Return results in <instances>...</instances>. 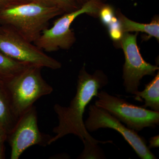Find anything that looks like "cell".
<instances>
[{
    "mask_svg": "<svg viewBox=\"0 0 159 159\" xmlns=\"http://www.w3.org/2000/svg\"><path fill=\"white\" fill-rule=\"evenodd\" d=\"M139 33L134 34L124 33L119 42L125 56V63L122 69V79L125 92L134 95L139 91V87L143 77L154 76L159 70L157 66L145 61L140 53L137 43Z\"/></svg>",
    "mask_w": 159,
    "mask_h": 159,
    "instance_id": "7",
    "label": "cell"
},
{
    "mask_svg": "<svg viewBox=\"0 0 159 159\" xmlns=\"http://www.w3.org/2000/svg\"><path fill=\"white\" fill-rule=\"evenodd\" d=\"M1 26V25H0ZM0 51L11 59L30 65L58 70L61 64L12 29L1 26Z\"/></svg>",
    "mask_w": 159,
    "mask_h": 159,
    "instance_id": "6",
    "label": "cell"
},
{
    "mask_svg": "<svg viewBox=\"0 0 159 159\" xmlns=\"http://www.w3.org/2000/svg\"><path fill=\"white\" fill-rule=\"evenodd\" d=\"M107 28L111 39L117 44L119 45L124 33L121 29L120 23L116 16L113 18L111 22L107 26Z\"/></svg>",
    "mask_w": 159,
    "mask_h": 159,
    "instance_id": "15",
    "label": "cell"
},
{
    "mask_svg": "<svg viewBox=\"0 0 159 159\" xmlns=\"http://www.w3.org/2000/svg\"><path fill=\"white\" fill-rule=\"evenodd\" d=\"M16 5L12 0H0V11L6 7Z\"/></svg>",
    "mask_w": 159,
    "mask_h": 159,
    "instance_id": "20",
    "label": "cell"
},
{
    "mask_svg": "<svg viewBox=\"0 0 159 159\" xmlns=\"http://www.w3.org/2000/svg\"><path fill=\"white\" fill-rule=\"evenodd\" d=\"M17 120L11 108L5 84L0 82V125L6 129L8 134L12 130Z\"/></svg>",
    "mask_w": 159,
    "mask_h": 159,
    "instance_id": "12",
    "label": "cell"
},
{
    "mask_svg": "<svg viewBox=\"0 0 159 159\" xmlns=\"http://www.w3.org/2000/svg\"><path fill=\"white\" fill-rule=\"evenodd\" d=\"M134 95L136 100L142 101L144 99V105L142 107H149L151 110L159 111V72L153 79L145 85V89L142 91H138Z\"/></svg>",
    "mask_w": 159,
    "mask_h": 159,
    "instance_id": "11",
    "label": "cell"
},
{
    "mask_svg": "<svg viewBox=\"0 0 159 159\" xmlns=\"http://www.w3.org/2000/svg\"><path fill=\"white\" fill-rule=\"evenodd\" d=\"M78 159H104L103 151L98 144H86Z\"/></svg>",
    "mask_w": 159,
    "mask_h": 159,
    "instance_id": "14",
    "label": "cell"
},
{
    "mask_svg": "<svg viewBox=\"0 0 159 159\" xmlns=\"http://www.w3.org/2000/svg\"><path fill=\"white\" fill-rule=\"evenodd\" d=\"M57 8L64 13L75 11L80 8L76 0H53Z\"/></svg>",
    "mask_w": 159,
    "mask_h": 159,
    "instance_id": "17",
    "label": "cell"
},
{
    "mask_svg": "<svg viewBox=\"0 0 159 159\" xmlns=\"http://www.w3.org/2000/svg\"><path fill=\"white\" fill-rule=\"evenodd\" d=\"M42 68L29 66L4 83L13 113L18 119L41 97L53 92V88L42 77Z\"/></svg>",
    "mask_w": 159,
    "mask_h": 159,
    "instance_id": "3",
    "label": "cell"
},
{
    "mask_svg": "<svg viewBox=\"0 0 159 159\" xmlns=\"http://www.w3.org/2000/svg\"><path fill=\"white\" fill-rule=\"evenodd\" d=\"M8 135V132L6 129L0 125V144L5 143L6 141Z\"/></svg>",
    "mask_w": 159,
    "mask_h": 159,
    "instance_id": "19",
    "label": "cell"
},
{
    "mask_svg": "<svg viewBox=\"0 0 159 159\" xmlns=\"http://www.w3.org/2000/svg\"><path fill=\"white\" fill-rule=\"evenodd\" d=\"M0 27H1V26H0Z\"/></svg>",
    "mask_w": 159,
    "mask_h": 159,
    "instance_id": "25",
    "label": "cell"
},
{
    "mask_svg": "<svg viewBox=\"0 0 159 159\" xmlns=\"http://www.w3.org/2000/svg\"><path fill=\"white\" fill-rule=\"evenodd\" d=\"M6 147L5 143L0 144V159H5L6 158Z\"/></svg>",
    "mask_w": 159,
    "mask_h": 159,
    "instance_id": "23",
    "label": "cell"
},
{
    "mask_svg": "<svg viewBox=\"0 0 159 159\" xmlns=\"http://www.w3.org/2000/svg\"><path fill=\"white\" fill-rule=\"evenodd\" d=\"M104 4L90 2L75 11L64 13L54 21L51 28L44 30L33 43L39 48L47 52H54L60 49L69 50L76 41L75 33L70 28L74 20L84 14L99 17V10Z\"/></svg>",
    "mask_w": 159,
    "mask_h": 159,
    "instance_id": "4",
    "label": "cell"
},
{
    "mask_svg": "<svg viewBox=\"0 0 159 159\" xmlns=\"http://www.w3.org/2000/svg\"><path fill=\"white\" fill-rule=\"evenodd\" d=\"M97 97L96 106L107 111L130 129L140 131L159 125V111L131 104L104 91L99 92Z\"/></svg>",
    "mask_w": 159,
    "mask_h": 159,
    "instance_id": "5",
    "label": "cell"
},
{
    "mask_svg": "<svg viewBox=\"0 0 159 159\" xmlns=\"http://www.w3.org/2000/svg\"><path fill=\"white\" fill-rule=\"evenodd\" d=\"M51 135L43 133L38 125L37 111L33 106L18 119L7 140L11 148V159H18L23 152L34 145L46 147L49 145Z\"/></svg>",
    "mask_w": 159,
    "mask_h": 159,
    "instance_id": "8",
    "label": "cell"
},
{
    "mask_svg": "<svg viewBox=\"0 0 159 159\" xmlns=\"http://www.w3.org/2000/svg\"><path fill=\"white\" fill-rule=\"evenodd\" d=\"M159 137L158 135L152 137L149 140V145H148V148L150 149L151 148H158L159 146Z\"/></svg>",
    "mask_w": 159,
    "mask_h": 159,
    "instance_id": "18",
    "label": "cell"
},
{
    "mask_svg": "<svg viewBox=\"0 0 159 159\" xmlns=\"http://www.w3.org/2000/svg\"><path fill=\"white\" fill-rule=\"evenodd\" d=\"M64 13L56 6L34 2L13 5L0 11V25L10 28L24 39L34 43L48 28L51 20Z\"/></svg>",
    "mask_w": 159,
    "mask_h": 159,
    "instance_id": "2",
    "label": "cell"
},
{
    "mask_svg": "<svg viewBox=\"0 0 159 159\" xmlns=\"http://www.w3.org/2000/svg\"><path fill=\"white\" fill-rule=\"evenodd\" d=\"M108 77L104 72L97 70L89 74L84 65L79 71L77 80V92L68 107L54 105V109L58 120L57 126L53 129L55 134L49 145L67 135L74 134L83 143L99 144L112 143V141H100L94 139L86 128L83 121L85 108L94 97H97L99 90L107 85Z\"/></svg>",
    "mask_w": 159,
    "mask_h": 159,
    "instance_id": "1",
    "label": "cell"
},
{
    "mask_svg": "<svg viewBox=\"0 0 159 159\" xmlns=\"http://www.w3.org/2000/svg\"><path fill=\"white\" fill-rule=\"evenodd\" d=\"M29 66L11 59L0 51V82H7Z\"/></svg>",
    "mask_w": 159,
    "mask_h": 159,
    "instance_id": "13",
    "label": "cell"
},
{
    "mask_svg": "<svg viewBox=\"0 0 159 159\" xmlns=\"http://www.w3.org/2000/svg\"><path fill=\"white\" fill-rule=\"evenodd\" d=\"M34 2L39 3V4L44 5V6H56L53 0H34Z\"/></svg>",
    "mask_w": 159,
    "mask_h": 159,
    "instance_id": "21",
    "label": "cell"
},
{
    "mask_svg": "<svg viewBox=\"0 0 159 159\" xmlns=\"http://www.w3.org/2000/svg\"><path fill=\"white\" fill-rule=\"evenodd\" d=\"M84 124L87 130L91 132L102 128L111 129L117 131L140 158L157 159L146 145L145 139L137 131L128 128L107 111L97 107L95 104H91L89 107V117Z\"/></svg>",
    "mask_w": 159,
    "mask_h": 159,
    "instance_id": "9",
    "label": "cell"
},
{
    "mask_svg": "<svg viewBox=\"0 0 159 159\" xmlns=\"http://www.w3.org/2000/svg\"><path fill=\"white\" fill-rule=\"evenodd\" d=\"M80 7L90 2H98L105 3L107 0H76Z\"/></svg>",
    "mask_w": 159,
    "mask_h": 159,
    "instance_id": "22",
    "label": "cell"
},
{
    "mask_svg": "<svg viewBox=\"0 0 159 159\" xmlns=\"http://www.w3.org/2000/svg\"><path fill=\"white\" fill-rule=\"evenodd\" d=\"M12 1H13L16 5L30 2H34V0H12Z\"/></svg>",
    "mask_w": 159,
    "mask_h": 159,
    "instance_id": "24",
    "label": "cell"
},
{
    "mask_svg": "<svg viewBox=\"0 0 159 159\" xmlns=\"http://www.w3.org/2000/svg\"><path fill=\"white\" fill-rule=\"evenodd\" d=\"M115 14L116 11L113 7L111 5L104 3L99 10V17L100 18L101 22L104 26L107 27L116 16Z\"/></svg>",
    "mask_w": 159,
    "mask_h": 159,
    "instance_id": "16",
    "label": "cell"
},
{
    "mask_svg": "<svg viewBox=\"0 0 159 159\" xmlns=\"http://www.w3.org/2000/svg\"><path fill=\"white\" fill-rule=\"evenodd\" d=\"M123 33L126 32H142L148 34L149 38L154 37L159 40V19L158 16L154 17L149 24H142L134 21L128 18L119 9L116 11Z\"/></svg>",
    "mask_w": 159,
    "mask_h": 159,
    "instance_id": "10",
    "label": "cell"
}]
</instances>
